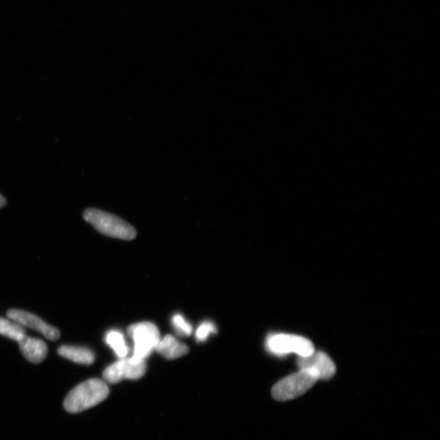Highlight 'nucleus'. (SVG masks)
Masks as SVG:
<instances>
[{"label": "nucleus", "instance_id": "1", "mask_svg": "<svg viewBox=\"0 0 440 440\" xmlns=\"http://www.w3.org/2000/svg\"><path fill=\"white\" fill-rule=\"evenodd\" d=\"M109 395L107 382L92 378L71 390L65 399L64 407L70 414L81 413L102 403Z\"/></svg>", "mask_w": 440, "mask_h": 440}, {"label": "nucleus", "instance_id": "2", "mask_svg": "<svg viewBox=\"0 0 440 440\" xmlns=\"http://www.w3.org/2000/svg\"><path fill=\"white\" fill-rule=\"evenodd\" d=\"M83 219L103 235L131 241L136 237L135 227L113 214L98 209L89 208L83 213Z\"/></svg>", "mask_w": 440, "mask_h": 440}, {"label": "nucleus", "instance_id": "3", "mask_svg": "<svg viewBox=\"0 0 440 440\" xmlns=\"http://www.w3.org/2000/svg\"><path fill=\"white\" fill-rule=\"evenodd\" d=\"M127 332L134 343L132 358L136 361L146 360L161 339L158 327L151 322L136 323Z\"/></svg>", "mask_w": 440, "mask_h": 440}, {"label": "nucleus", "instance_id": "4", "mask_svg": "<svg viewBox=\"0 0 440 440\" xmlns=\"http://www.w3.org/2000/svg\"><path fill=\"white\" fill-rule=\"evenodd\" d=\"M318 380L310 372L299 370L278 382L272 388V397L278 401L298 398L307 392Z\"/></svg>", "mask_w": 440, "mask_h": 440}, {"label": "nucleus", "instance_id": "5", "mask_svg": "<svg viewBox=\"0 0 440 440\" xmlns=\"http://www.w3.org/2000/svg\"><path fill=\"white\" fill-rule=\"evenodd\" d=\"M266 348L272 354L285 355L295 353L304 358L315 352L313 343L308 338L293 334H272L266 340Z\"/></svg>", "mask_w": 440, "mask_h": 440}, {"label": "nucleus", "instance_id": "6", "mask_svg": "<svg viewBox=\"0 0 440 440\" xmlns=\"http://www.w3.org/2000/svg\"><path fill=\"white\" fill-rule=\"evenodd\" d=\"M146 360L136 361L132 358L119 359L104 370L103 378L105 382L110 384L126 380H140L146 374Z\"/></svg>", "mask_w": 440, "mask_h": 440}, {"label": "nucleus", "instance_id": "7", "mask_svg": "<svg viewBox=\"0 0 440 440\" xmlns=\"http://www.w3.org/2000/svg\"><path fill=\"white\" fill-rule=\"evenodd\" d=\"M300 370H306L315 375L318 380H330L336 375V367L330 356L322 352H314L308 356L298 360Z\"/></svg>", "mask_w": 440, "mask_h": 440}, {"label": "nucleus", "instance_id": "8", "mask_svg": "<svg viewBox=\"0 0 440 440\" xmlns=\"http://www.w3.org/2000/svg\"><path fill=\"white\" fill-rule=\"evenodd\" d=\"M7 316L9 319L18 322L23 327L32 328L43 334L45 338L51 341L58 340L60 333L57 328L47 324L40 317L28 313L24 310L11 309L8 311Z\"/></svg>", "mask_w": 440, "mask_h": 440}, {"label": "nucleus", "instance_id": "9", "mask_svg": "<svg viewBox=\"0 0 440 440\" xmlns=\"http://www.w3.org/2000/svg\"><path fill=\"white\" fill-rule=\"evenodd\" d=\"M22 355L33 364H40L47 358V344L41 339L26 336L18 342Z\"/></svg>", "mask_w": 440, "mask_h": 440}, {"label": "nucleus", "instance_id": "10", "mask_svg": "<svg viewBox=\"0 0 440 440\" xmlns=\"http://www.w3.org/2000/svg\"><path fill=\"white\" fill-rule=\"evenodd\" d=\"M155 350L163 355V358L168 360L182 358V356L187 355L189 350L186 344L178 341L172 336H166L163 338L160 339Z\"/></svg>", "mask_w": 440, "mask_h": 440}, {"label": "nucleus", "instance_id": "11", "mask_svg": "<svg viewBox=\"0 0 440 440\" xmlns=\"http://www.w3.org/2000/svg\"><path fill=\"white\" fill-rule=\"evenodd\" d=\"M58 353L61 358L81 365H92L95 361V355L90 349L81 347L61 346Z\"/></svg>", "mask_w": 440, "mask_h": 440}, {"label": "nucleus", "instance_id": "12", "mask_svg": "<svg viewBox=\"0 0 440 440\" xmlns=\"http://www.w3.org/2000/svg\"><path fill=\"white\" fill-rule=\"evenodd\" d=\"M26 333L25 328L18 322L0 317V334L1 336L19 342L26 336Z\"/></svg>", "mask_w": 440, "mask_h": 440}, {"label": "nucleus", "instance_id": "13", "mask_svg": "<svg viewBox=\"0 0 440 440\" xmlns=\"http://www.w3.org/2000/svg\"><path fill=\"white\" fill-rule=\"evenodd\" d=\"M104 339L119 359L127 358L129 350L127 346L124 334L119 331H110L107 332Z\"/></svg>", "mask_w": 440, "mask_h": 440}, {"label": "nucleus", "instance_id": "14", "mask_svg": "<svg viewBox=\"0 0 440 440\" xmlns=\"http://www.w3.org/2000/svg\"><path fill=\"white\" fill-rule=\"evenodd\" d=\"M172 325H173L175 330L180 334V336H191L193 327L185 318H183L182 315L176 314L173 317H172Z\"/></svg>", "mask_w": 440, "mask_h": 440}, {"label": "nucleus", "instance_id": "15", "mask_svg": "<svg viewBox=\"0 0 440 440\" xmlns=\"http://www.w3.org/2000/svg\"><path fill=\"white\" fill-rule=\"evenodd\" d=\"M217 332L215 326L211 321H204L199 326L196 331V338L198 342L207 340L210 334Z\"/></svg>", "mask_w": 440, "mask_h": 440}, {"label": "nucleus", "instance_id": "16", "mask_svg": "<svg viewBox=\"0 0 440 440\" xmlns=\"http://www.w3.org/2000/svg\"><path fill=\"white\" fill-rule=\"evenodd\" d=\"M6 205V200L0 194V208L4 207Z\"/></svg>", "mask_w": 440, "mask_h": 440}]
</instances>
